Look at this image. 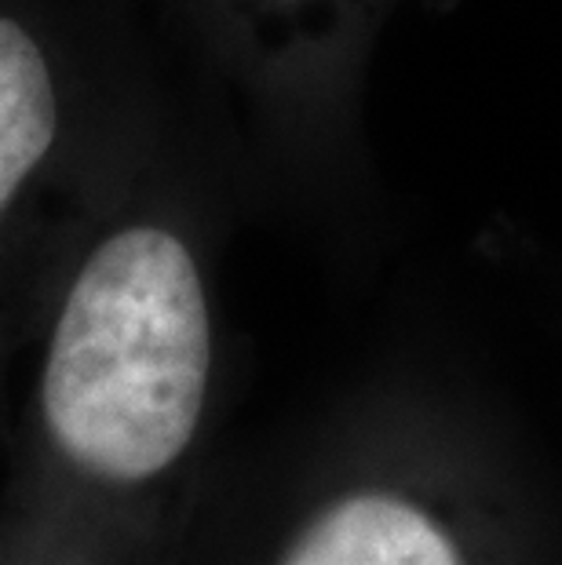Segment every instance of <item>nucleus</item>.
<instances>
[{
  "instance_id": "f257e3e1",
  "label": "nucleus",
  "mask_w": 562,
  "mask_h": 565,
  "mask_svg": "<svg viewBox=\"0 0 562 565\" xmlns=\"http://www.w3.org/2000/svg\"><path fill=\"white\" fill-rule=\"evenodd\" d=\"M0 565H85L194 452L212 394V307L187 231L117 179L30 335Z\"/></svg>"
},
{
  "instance_id": "f03ea898",
  "label": "nucleus",
  "mask_w": 562,
  "mask_h": 565,
  "mask_svg": "<svg viewBox=\"0 0 562 565\" xmlns=\"http://www.w3.org/2000/svg\"><path fill=\"white\" fill-rule=\"evenodd\" d=\"M117 172L70 0H0V383Z\"/></svg>"
},
{
  "instance_id": "7ed1b4c3",
  "label": "nucleus",
  "mask_w": 562,
  "mask_h": 565,
  "mask_svg": "<svg viewBox=\"0 0 562 565\" xmlns=\"http://www.w3.org/2000/svg\"><path fill=\"white\" fill-rule=\"evenodd\" d=\"M274 565H471V555L424 503L354 489L310 511Z\"/></svg>"
},
{
  "instance_id": "20e7f679",
  "label": "nucleus",
  "mask_w": 562,
  "mask_h": 565,
  "mask_svg": "<svg viewBox=\"0 0 562 565\" xmlns=\"http://www.w3.org/2000/svg\"><path fill=\"white\" fill-rule=\"evenodd\" d=\"M263 4H300V0H263Z\"/></svg>"
}]
</instances>
